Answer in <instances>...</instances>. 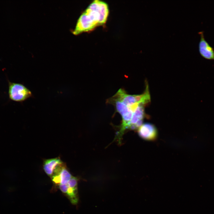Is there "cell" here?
Wrapping results in <instances>:
<instances>
[{"instance_id": "11", "label": "cell", "mask_w": 214, "mask_h": 214, "mask_svg": "<svg viewBox=\"0 0 214 214\" xmlns=\"http://www.w3.org/2000/svg\"><path fill=\"white\" fill-rule=\"evenodd\" d=\"M133 114L139 119H143L144 115V110L142 105L139 104Z\"/></svg>"}, {"instance_id": "4", "label": "cell", "mask_w": 214, "mask_h": 214, "mask_svg": "<svg viewBox=\"0 0 214 214\" xmlns=\"http://www.w3.org/2000/svg\"><path fill=\"white\" fill-rule=\"evenodd\" d=\"M72 176L62 163L57 167L51 178L54 183L59 185L67 184Z\"/></svg>"}, {"instance_id": "12", "label": "cell", "mask_w": 214, "mask_h": 214, "mask_svg": "<svg viewBox=\"0 0 214 214\" xmlns=\"http://www.w3.org/2000/svg\"><path fill=\"white\" fill-rule=\"evenodd\" d=\"M139 105V103H135L133 105L128 106V107L130 110L134 113L137 109Z\"/></svg>"}, {"instance_id": "1", "label": "cell", "mask_w": 214, "mask_h": 214, "mask_svg": "<svg viewBox=\"0 0 214 214\" xmlns=\"http://www.w3.org/2000/svg\"><path fill=\"white\" fill-rule=\"evenodd\" d=\"M109 12L106 3L98 0L93 1L79 17L73 33L77 35L103 25L107 20Z\"/></svg>"}, {"instance_id": "6", "label": "cell", "mask_w": 214, "mask_h": 214, "mask_svg": "<svg viewBox=\"0 0 214 214\" xmlns=\"http://www.w3.org/2000/svg\"><path fill=\"white\" fill-rule=\"evenodd\" d=\"M138 133L141 137L146 140H154L157 136V130L155 126L150 123L142 125L139 128Z\"/></svg>"}, {"instance_id": "8", "label": "cell", "mask_w": 214, "mask_h": 214, "mask_svg": "<svg viewBox=\"0 0 214 214\" xmlns=\"http://www.w3.org/2000/svg\"><path fill=\"white\" fill-rule=\"evenodd\" d=\"M114 99L120 101L127 106L136 103L134 95L127 94L124 90L120 89L114 96Z\"/></svg>"}, {"instance_id": "10", "label": "cell", "mask_w": 214, "mask_h": 214, "mask_svg": "<svg viewBox=\"0 0 214 214\" xmlns=\"http://www.w3.org/2000/svg\"><path fill=\"white\" fill-rule=\"evenodd\" d=\"M117 111L121 115H124L130 111L128 107L119 100L114 99Z\"/></svg>"}, {"instance_id": "5", "label": "cell", "mask_w": 214, "mask_h": 214, "mask_svg": "<svg viewBox=\"0 0 214 214\" xmlns=\"http://www.w3.org/2000/svg\"><path fill=\"white\" fill-rule=\"evenodd\" d=\"M198 33L200 37L199 44V51L200 55L205 59L214 60L213 48L205 40L203 32H200Z\"/></svg>"}, {"instance_id": "7", "label": "cell", "mask_w": 214, "mask_h": 214, "mask_svg": "<svg viewBox=\"0 0 214 214\" xmlns=\"http://www.w3.org/2000/svg\"><path fill=\"white\" fill-rule=\"evenodd\" d=\"M62 163L63 162L59 157L46 159L43 163V169L45 173L51 177L57 167Z\"/></svg>"}, {"instance_id": "9", "label": "cell", "mask_w": 214, "mask_h": 214, "mask_svg": "<svg viewBox=\"0 0 214 214\" xmlns=\"http://www.w3.org/2000/svg\"><path fill=\"white\" fill-rule=\"evenodd\" d=\"M146 86L145 91L143 93L139 95H134L136 103L142 105L147 103L149 102L150 100V95L147 84Z\"/></svg>"}, {"instance_id": "3", "label": "cell", "mask_w": 214, "mask_h": 214, "mask_svg": "<svg viewBox=\"0 0 214 214\" xmlns=\"http://www.w3.org/2000/svg\"><path fill=\"white\" fill-rule=\"evenodd\" d=\"M78 182L77 178L73 176L67 184L59 185L61 191L67 195L73 204H77L78 201Z\"/></svg>"}, {"instance_id": "2", "label": "cell", "mask_w": 214, "mask_h": 214, "mask_svg": "<svg viewBox=\"0 0 214 214\" xmlns=\"http://www.w3.org/2000/svg\"><path fill=\"white\" fill-rule=\"evenodd\" d=\"M8 95L12 101L21 102L33 96L31 92L22 84L8 81Z\"/></svg>"}]
</instances>
